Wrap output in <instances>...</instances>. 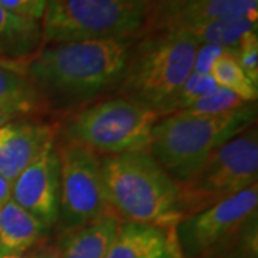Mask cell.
<instances>
[{
  "label": "cell",
  "mask_w": 258,
  "mask_h": 258,
  "mask_svg": "<svg viewBox=\"0 0 258 258\" xmlns=\"http://www.w3.org/2000/svg\"><path fill=\"white\" fill-rule=\"evenodd\" d=\"M134 45V39L42 45L20 66L49 108L69 109L119 86Z\"/></svg>",
  "instance_id": "obj_1"
},
{
  "label": "cell",
  "mask_w": 258,
  "mask_h": 258,
  "mask_svg": "<svg viewBox=\"0 0 258 258\" xmlns=\"http://www.w3.org/2000/svg\"><path fill=\"white\" fill-rule=\"evenodd\" d=\"M103 185L111 208L122 222L176 228L178 184L149 152L101 157Z\"/></svg>",
  "instance_id": "obj_2"
},
{
  "label": "cell",
  "mask_w": 258,
  "mask_h": 258,
  "mask_svg": "<svg viewBox=\"0 0 258 258\" xmlns=\"http://www.w3.org/2000/svg\"><path fill=\"white\" fill-rule=\"evenodd\" d=\"M255 120V105L218 116L178 112L155 123L148 152L178 182L186 181L218 148Z\"/></svg>",
  "instance_id": "obj_3"
},
{
  "label": "cell",
  "mask_w": 258,
  "mask_h": 258,
  "mask_svg": "<svg viewBox=\"0 0 258 258\" xmlns=\"http://www.w3.org/2000/svg\"><path fill=\"white\" fill-rule=\"evenodd\" d=\"M198 46L181 29H164L144 35L132 47L126 72L119 85V96L159 112L192 74Z\"/></svg>",
  "instance_id": "obj_4"
},
{
  "label": "cell",
  "mask_w": 258,
  "mask_h": 258,
  "mask_svg": "<svg viewBox=\"0 0 258 258\" xmlns=\"http://www.w3.org/2000/svg\"><path fill=\"white\" fill-rule=\"evenodd\" d=\"M159 119L155 109L118 96L72 113L63 123L62 137L82 144L99 157L148 152L152 129Z\"/></svg>",
  "instance_id": "obj_5"
},
{
  "label": "cell",
  "mask_w": 258,
  "mask_h": 258,
  "mask_svg": "<svg viewBox=\"0 0 258 258\" xmlns=\"http://www.w3.org/2000/svg\"><path fill=\"white\" fill-rule=\"evenodd\" d=\"M258 132L249 126L218 148L186 181L178 182V211L189 217L257 184Z\"/></svg>",
  "instance_id": "obj_6"
},
{
  "label": "cell",
  "mask_w": 258,
  "mask_h": 258,
  "mask_svg": "<svg viewBox=\"0 0 258 258\" xmlns=\"http://www.w3.org/2000/svg\"><path fill=\"white\" fill-rule=\"evenodd\" d=\"M144 22L145 9L123 0H46L42 45L134 39Z\"/></svg>",
  "instance_id": "obj_7"
},
{
  "label": "cell",
  "mask_w": 258,
  "mask_h": 258,
  "mask_svg": "<svg viewBox=\"0 0 258 258\" xmlns=\"http://www.w3.org/2000/svg\"><path fill=\"white\" fill-rule=\"evenodd\" d=\"M59 158L60 232L75 230L112 210L103 185L101 157L74 139L60 137L55 144Z\"/></svg>",
  "instance_id": "obj_8"
},
{
  "label": "cell",
  "mask_w": 258,
  "mask_h": 258,
  "mask_svg": "<svg viewBox=\"0 0 258 258\" xmlns=\"http://www.w3.org/2000/svg\"><path fill=\"white\" fill-rule=\"evenodd\" d=\"M258 184L194 215L176 225L182 255L191 258L215 255L227 251L257 222Z\"/></svg>",
  "instance_id": "obj_9"
},
{
  "label": "cell",
  "mask_w": 258,
  "mask_h": 258,
  "mask_svg": "<svg viewBox=\"0 0 258 258\" xmlns=\"http://www.w3.org/2000/svg\"><path fill=\"white\" fill-rule=\"evenodd\" d=\"M59 158L49 148L12 182V200L32 214L47 230L59 217Z\"/></svg>",
  "instance_id": "obj_10"
},
{
  "label": "cell",
  "mask_w": 258,
  "mask_h": 258,
  "mask_svg": "<svg viewBox=\"0 0 258 258\" xmlns=\"http://www.w3.org/2000/svg\"><path fill=\"white\" fill-rule=\"evenodd\" d=\"M57 126L37 119H15L0 128V175L13 182L32 162L55 147Z\"/></svg>",
  "instance_id": "obj_11"
},
{
  "label": "cell",
  "mask_w": 258,
  "mask_h": 258,
  "mask_svg": "<svg viewBox=\"0 0 258 258\" xmlns=\"http://www.w3.org/2000/svg\"><path fill=\"white\" fill-rule=\"evenodd\" d=\"M105 258H184L176 228L122 222Z\"/></svg>",
  "instance_id": "obj_12"
},
{
  "label": "cell",
  "mask_w": 258,
  "mask_h": 258,
  "mask_svg": "<svg viewBox=\"0 0 258 258\" xmlns=\"http://www.w3.org/2000/svg\"><path fill=\"white\" fill-rule=\"evenodd\" d=\"M20 59L0 56V108L16 119L39 116L49 111L42 95L23 74Z\"/></svg>",
  "instance_id": "obj_13"
},
{
  "label": "cell",
  "mask_w": 258,
  "mask_h": 258,
  "mask_svg": "<svg viewBox=\"0 0 258 258\" xmlns=\"http://www.w3.org/2000/svg\"><path fill=\"white\" fill-rule=\"evenodd\" d=\"M122 224L118 214L109 210L96 220L63 232L57 249L62 258H105Z\"/></svg>",
  "instance_id": "obj_14"
},
{
  "label": "cell",
  "mask_w": 258,
  "mask_h": 258,
  "mask_svg": "<svg viewBox=\"0 0 258 258\" xmlns=\"http://www.w3.org/2000/svg\"><path fill=\"white\" fill-rule=\"evenodd\" d=\"M46 232L42 222L12 198L0 205V255H22Z\"/></svg>",
  "instance_id": "obj_15"
},
{
  "label": "cell",
  "mask_w": 258,
  "mask_h": 258,
  "mask_svg": "<svg viewBox=\"0 0 258 258\" xmlns=\"http://www.w3.org/2000/svg\"><path fill=\"white\" fill-rule=\"evenodd\" d=\"M42 45L40 22L20 18L0 6V56L20 59Z\"/></svg>",
  "instance_id": "obj_16"
},
{
  "label": "cell",
  "mask_w": 258,
  "mask_h": 258,
  "mask_svg": "<svg viewBox=\"0 0 258 258\" xmlns=\"http://www.w3.org/2000/svg\"><path fill=\"white\" fill-rule=\"evenodd\" d=\"M235 15L258 19V0H188L168 29L201 25Z\"/></svg>",
  "instance_id": "obj_17"
},
{
  "label": "cell",
  "mask_w": 258,
  "mask_h": 258,
  "mask_svg": "<svg viewBox=\"0 0 258 258\" xmlns=\"http://www.w3.org/2000/svg\"><path fill=\"white\" fill-rule=\"evenodd\" d=\"M175 29L186 32L198 45H215L222 49L235 50L241 37L245 33L257 32V19L245 15H235L201 25Z\"/></svg>",
  "instance_id": "obj_18"
},
{
  "label": "cell",
  "mask_w": 258,
  "mask_h": 258,
  "mask_svg": "<svg viewBox=\"0 0 258 258\" xmlns=\"http://www.w3.org/2000/svg\"><path fill=\"white\" fill-rule=\"evenodd\" d=\"M210 75L220 88H224L237 95L244 102L254 103L257 101V85L251 82L247 75L244 74V71L241 69L235 50L224 49V52L212 64Z\"/></svg>",
  "instance_id": "obj_19"
},
{
  "label": "cell",
  "mask_w": 258,
  "mask_h": 258,
  "mask_svg": "<svg viewBox=\"0 0 258 258\" xmlns=\"http://www.w3.org/2000/svg\"><path fill=\"white\" fill-rule=\"evenodd\" d=\"M218 88L211 75L191 74L168 101L159 109V116H168L191 108L195 102L203 99Z\"/></svg>",
  "instance_id": "obj_20"
},
{
  "label": "cell",
  "mask_w": 258,
  "mask_h": 258,
  "mask_svg": "<svg viewBox=\"0 0 258 258\" xmlns=\"http://www.w3.org/2000/svg\"><path fill=\"white\" fill-rule=\"evenodd\" d=\"M248 102H244L237 95L224 88H217L214 92L204 96L203 99L195 102L191 108L185 109V113L189 115H203V116H218L231 112L242 109Z\"/></svg>",
  "instance_id": "obj_21"
},
{
  "label": "cell",
  "mask_w": 258,
  "mask_h": 258,
  "mask_svg": "<svg viewBox=\"0 0 258 258\" xmlns=\"http://www.w3.org/2000/svg\"><path fill=\"white\" fill-rule=\"evenodd\" d=\"M188 0H149L141 35L164 30L176 19Z\"/></svg>",
  "instance_id": "obj_22"
},
{
  "label": "cell",
  "mask_w": 258,
  "mask_h": 258,
  "mask_svg": "<svg viewBox=\"0 0 258 258\" xmlns=\"http://www.w3.org/2000/svg\"><path fill=\"white\" fill-rule=\"evenodd\" d=\"M235 55L241 69L251 82L258 86V36L257 32H248L241 37L235 47Z\"/></svg>",
  "instance_id": "obj_23"
},
{
  "label": "cell",
  "mask_w": 258,
  "mask_h": 258,
  "mask_svg": "<svg viewBox=\"0 0 258 258\" xmlns=\"http://www.w3.org/2000/svg\"><path fill=\"white\" fill-rule=\"evenodd\" d=\"M0 6L16 16L39 22L46 9V0H0Z\"/></svg>",
  "instance_id": "obj_24"
},
{
  "label": "cell",
  "mask_w": 258,
  "mask_h": 258,
  "mask_svg": "<svg viewBox=\"0 0 258 258\" xmlns=\"http://www.w3.org/2000/svg\"><path fill=\"white\" fill-rule=\"evenodd\" d=\"M224 52V49L215 45H200L194 59L192 72L200 75H210L211 68L217 57Z\"/></svg>",
  "instance_id": "obj_25"
},
{
  "label": "cell",
  "mask_w": 258,
  "mask_h": 258,
  "mask_svg": "<svg viewBox=\"0 0 258 258\" xmlns=\"http://www.w3.org/2000/svg\"><path fill=\"white\" fill-rule=\"evenodd\" d=\"M25 258H62L60 257V252L57 247H43V248L36 249L33 252H30L28 255H25Z\"/></svg>",
  "instance_id": "obj_26"
},
{
  "label": "cell",
  "mask_w": 258,
  "mask_h": 258,
  "mask_svg": "<svg viewBox=\"0 0 258 258\" xmlns=\"http://www.w3.org/2000/svg\"><path fill=\"white\" fill-rule=\"evenodd\" d=\"M10 198H12V182L3 175H0V205L8 203Z\"/></svg>",
  "instance_id": "obj_27"
},
{
  "label": "cell",
  "mask_w": 258,
  "mask_h": 258,
  "mask_svg": "<svg viewBox=\"0 0 258 258\" xmlns=\"http://www.w3.org/2000/svg\"><path fill=\"white\" fill-rule=\"evenodd\" d=\"M16 118L13 116V115H10L9 112L3 111L2 108H0V128L3 126V125H6V123H9L12 120H15Z\"/></svg>",
  "instance_id": "obj_28"
},
{
  "label": "cell",
  "mask_w": 258,
  "mask_h": 258,
  "mask_svg": "<svg viewBox=\"0 0 258 258\" xmlns=\"http://www.w3.org/2000/svg\"><path fill=\"white\" fill-rule=\"evenodd\" d=\"M123 2H126V3H131V5H134V6H138V8H142V9L147 10L148 2H149V0H123Z\"/></svg>",
  "instance_id": "obj_29"
},
{
  "label": "cell",
  "mask_w": 258,
  "mask_h": 258,
  "mask_svg": "<svg viewBox=\"0 0 258 258\" xmlns=\"http://www.w3.org/2000/svg\"><path fill=\"white\" fill-rule=\"evenodd\" d=\"M0 258H25L23 254L22 255H0Z\"/></svg>",
  "instance_id": "obj_30"
}]
</instances>
